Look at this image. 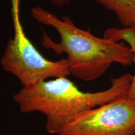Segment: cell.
Masks as SVG:
<instances>
[{
    "mask_svg": "<svg viewBox=\"0 0 135 135\" xmlns=\"http://www.w3.org/2000/svg\"><path fill=\"white\" fill-rule=\"evenodd\" d=\"M134 53V59H133V63H135V48L131 50ZM127 98L131 101L133 104L135 105V73L133 76L132 81H131L130 86H129V91H128Z\"/></svg>",
    "mask_w": 135,
    "mask_h": 135,
    "instance_id": "6",
    "label": "cell"
},
{
    "mask_svg": "<svg viewBox=\"0 0 135 135\" xmlns=\"http://www.w3.org/2000/svg\"><path fill=\"white\" fill-rule=\"evenodd\" d=\"M20 0H11L14 34L6 44L0 64L5 71L16 76L23 87L48 78L70 75L66 59L51 61L43 56L31 43L22 26Z\"/></svg>",
    "mask_w": 135,
    "mask_h": 135,
    "instance_id": "3",
    "label": "cell"
},
{
    "mask_svg": "<svg viewBox=\"0 0 135 135\" xmlns=\"http://www.w3.org/2000/svg\"><path fill=\"white\" fill-rule=\"evenodd\" d=\"M31 14L38 23L58 32L60 42L56 43L44 33L41 45L56 54L67 55L70 75L89 81L104 75L113 63L123 66L133 63L134 53L123 42L94 36L89 30L76 26L69 16L58 18L40 6L31 8Z\"/></svg>",
    "mask_w": 135,
    "mask_h": 135,
    "instance_id": "1",
    "label": "cell"
},
{
    "mask_svg": "<svg viewBox=\"0 0 135 135\" xmlns=\"http://www.w3.org/2000/svg\"><path fill=\"white\" fill-rule=\"evenodd\" d=\"M59 135H135V105L118 99L80 114Z\"/></svg>",
    "mask_w": 135,
    "mask_h": 135,
    "instance_id": "4",
    "label": "cell"
},
{
    "mask_svg": "<svg viewBox=\"0 0 135 135\" xmlns=\"http://www.w3.org/2000/svg\"><path fill=\"white\" fill-rule=\"evenodd\" d=\"M133 76L129 73L111 79L102 91L83 92L66 77L41 81L25 86L13 97L23 113L38 111L46 118V130L59 134L62 129L86 111L116 99L126 98Z\"/></svg>",
    "mask_w": 135,
    "mask_h": 135,
    "instance_id": "2",
    "label": "cell"
},
{
    "mask_svg": "<svg viewBox=\"0 0 135 135\" xmlns=\"http://www.w3.org/2000/svg\"><path fill=\"white\" fill-rule=\"evenodd\" d=\"M106 9L113 12L126 27L135 26V0H96Z\"/></svg>",
    "mask_w": 135,
    "mask_h": 135,
    "instance_id": "5",
    "label": "cell"
},
{
    "mask_svg": "<svg viewBox=\"0 0 135 135\" xmlns=\"http://www.w3.org/2000/svg\"><path fill=\"white\" fill-rule=\"evenodd\" d=\"M50 3L57 8H62L70 4V0H48Z\"/></svg>",
    "mask_w": 135,
    "mask_h": 135,
    "instance_id": "7",
    "label": "cell"
}]
</instances>
